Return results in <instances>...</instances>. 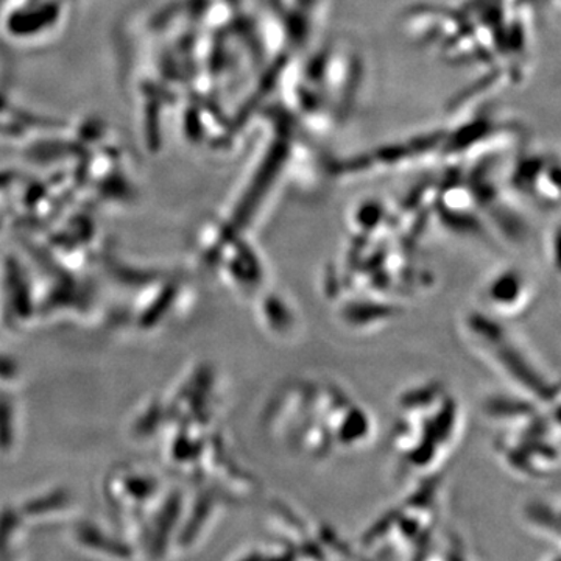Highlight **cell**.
Wrapping results in <instances>:
<instances>
[{
	"mask_svg": "<svg viewBox=\"0 0 561 561\" xmlns=\"http://www.w3.org/2000/svg\"><path fill=\"white\" fill-rule=\"evenodd\" d=\"M465 331L472 345L496 365L507 378L526 391L530 400L542 405L557 404L559 389L557 383L546 378L540 368L527 357L522 346L505 332L500 323L481 313H472L465 321Z\"/></svg>",
	"mask_w": 561,
	"mask_h": 561,
	"instance_id": "cell-1",
	"label": "cell"
},
{
	"mask_svg": "<svg viewBox=\"0 0 561 561\" xmlns=\"http://www.w3.org/2000/svg\"><path fill=\"white\" fill-rule=\"evenodd\" d=\"M534 290L523 273L505 271L497 273L485 287V301L491 311L501 316L523 313L529 308Z\"/></svg>",
	"mask_w": 561,
	"mask_h": 561,
	"instance_id": "cell-2",
	"label": "cell"
}]
</instances>
